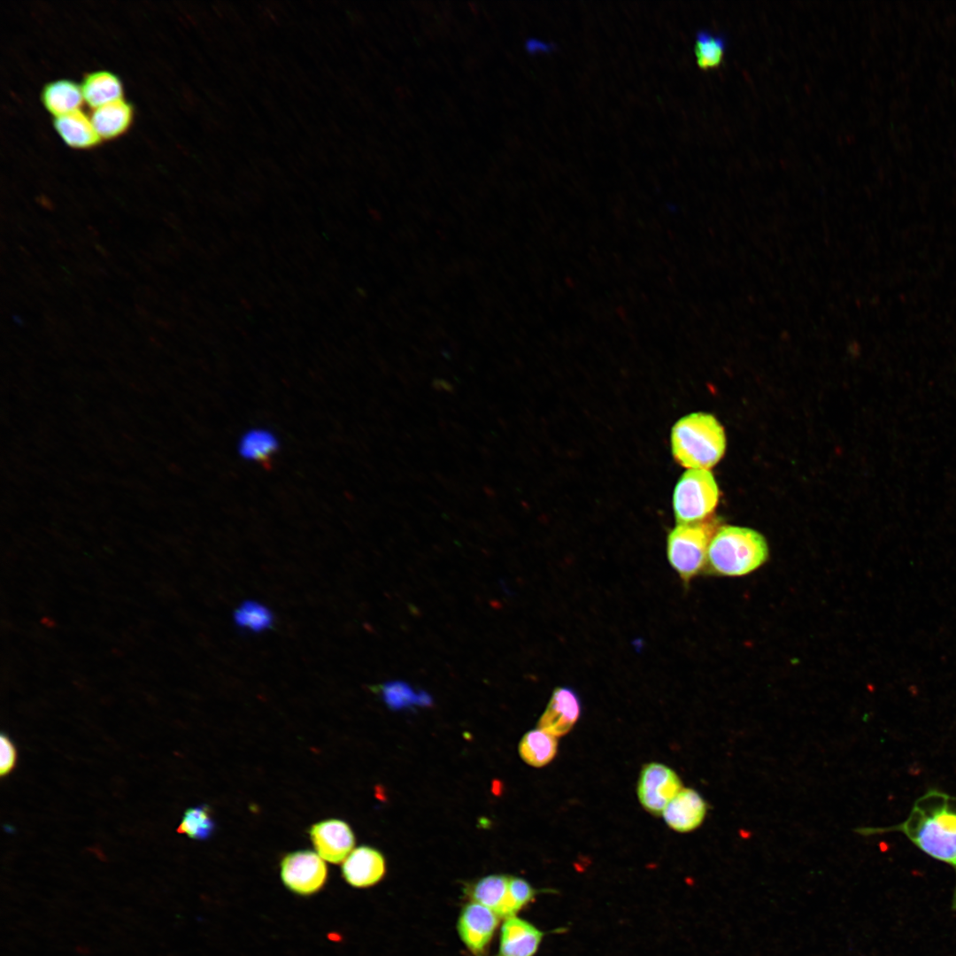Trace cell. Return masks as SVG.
I'll return each mask as SVG.
<instances>
[{
  "label": "cell",
  "mask_w": 956,
  "mask_h": 956,
  "mask_svg": "<svg viewBox=\"0 0 956 956\" xmlns=\"http://www.w3.org/2000/svg\"><path fill=\"white\" fill-rule=\"evenodd\" d=\"M900 832L929 857L956 872V797L930 790L914 804L907 818L888 828L861 829L862 834ZM956 908V890L953 898Z\"/></svg>",
  "instance_id": "6da1fadb"
},
{
  "label": "cell",
  "mask_w": 956,
  "mask_h": 956,
  "mask_svg": "<svg viewBox=\"0 0 956 956\" xmlns=\"http://www.w3.org/2000/svg\"><path fill=\"white\" fill-rule=\"evenodd\" d=\"M769 555L766 538L758 531L721 526L709 544L705 570L720 576L740 577L763 566Z\"/></svg>",
  "instance_id": "7a4b0ae2"
},
{
  "label": "cell",
  "mask_w": 956,
  "mask_h": 956,
  "mask_svg": "<svg viewBox=\"0 0 956 956\" xmlns=\"http://www.w3.org/2000/svg\"><path fill=\"white\" fill-rule=\"evenodd\" d=\"M675 460L690 469H709L722 458L726 449L724 429L709 413L695 412L680 419L671 433Z\"/></svg>",
  "instance_id": "3957f363"
},
{
  "label": "cell",
  "mask_w": 956,
  "mask_h": 956,
  "mask_svg": "<svg viewBox=\"0 0 956 956\" xmlns=\"http://www.w3.org/2000/svg\"><path fill=\"white\" fill-rule=\"evenodd\" d=\"M717 517L677 524L669 533L667 553L670 565L681 579L689 582L705 569L709 544L721 527Z\"/></svg>",
  "instance_id": "277c9868"
},
{
  "label": "cell",
  "mask_w": 956,
  "mask_h": 956,
  "mask_svg": "<svg viewBox=\"0 0 956 956\" xmlns=\"http://www.w3.org/2000/svg\"><path fill=\"white\" fill-rule=\"evenodd\" d=\"M720 491L708 469H689L677 482L673 506L678 524L704 520L712 516Z\"/></svg>",
  "instance_id": "5b68a950"
},
{
  "label": "cell",
  "mask_w": 956,
  "mask_h": 956,
  "mask_svg": "<svg viewBox=\"0 0 956 956\" xmlns=\"http://www.w3.org/2000/svg\"><path fill=\"white\" fill-rule=\"evenodd\" d=\"M281 879L292 893L309 897L320 891L328 879L324 860L312 851H297L284 856L280 865Z\"/></svg>",
  "instance_id": "8992f818"
},
{
  "label": "cell",
  "mask_w": 956,
  "mask_h": 956,
  "mask_svg": "<svg viewBox=\"0 0 956 956\" xmlns=\"http://www.w3.org/2000/svg\"><path fill=\"white\" fill-rule=\"evenodd\" d=\"M682 789L678 775L669 767L651 762L643 767L637 782V797L653 815H662L669 802Z\"/></svg>",
  "instance_id": "52a82bcc"
},
{
  "label": "cell",
  "mask_w": 956,
  "mask_h": 956,
  "mask_svg": "<svg viewBox=\"0 0 956 956\" xmlns=\"http://www.w3.org/2000/svg\"><path fill=\"white\" fill-rule=\"evenodd\" d=\"M499 916L487 906L472 901L466 904L458 921L459 935L474 954L485 952L498 925Z\"/></svg>",
  "instance_id": "ba28073f"
},
{
  "label": "cell",
  "mask_w": 956,
  "mask_h": 956,
  "mask_svg": "<svg viewBox=\"0 0 956 956\" xmlns=\"http://www.w3.org/2000/svg\"><path fill=\"white\" fill-rule=\"evenodd\" d=\"M310 836L317 853L330 863L343 862L352 851L355 837L350 826L340 820L318 822L310 829Z\"/></svg>",
  "instance_id": "9c48e42d"
},
{
  "label": "cell",
  "mask_w": 956,
  "mask_h": 956,
  "mask_svg": "<svg viewBox=\"0 0 956 956\" xmlns=\"http://www.w3.org/2000/svg\"><path fill=\"white\" fill-rule=\"evenodd\" d=\"M581 714L577 694L570 688L559 687L538 721V728L558 737L567 734Z\"/></svg>",
  "instance_id": "30bf717a"
},
{
  "label": "cell",
  "mask_w": 956,
  "mask_h": 956,
  "mask_svg": "<svg viewBox=\"0 0 956 956\" xmlns=\"http://www.w3.org/2000/svg\"><path fill=\"white\" fill-rule=\"evenodd\" d=\"M342 863L343 877L348 884L355 888H367L376 884L386 870L382 854L369 846L355 848Z\"/></svg>",
  "instance_id": "8fae6325"
},
{
  "label": "cell",
  "mask_w": 956,
  "mask_h": 956,
  "mask_svg": "<svg viewBox=\"0 0 956 956\" xmlns=\"http://www.w3.org/2000/svg\"><path fill=\"white\" fill-rule=\"evenodd\" d=\"M707 812V804L693 789L682 788L669 802L662 816L672 829L685 833L698 828Z\"/></svg>",
  "instance_id": "7c38bea8"
},
{
  "label": "cell",
  "mask_w": 956,
  "mask_h": 956,
  "mask_svg": "<svg viewBox=\"0 0 956 956\" xmlns=\"http://www.w3.org/2000/svg\"><path fill=\"white\" fill-rule=\"evenodd\" d=\"M544 932L516 915L505 919L501 928L498 956H534Z\"/></svg>",
  "instance_id": "4fadbf2b"
},
{
  "label": "cell",
  "mask_w": 956,
  "mask_h": 956,
  "mask_svg": "<svg viewBox=\"0 0 956 956\" xmlns=\"http://www.w3.org/2000/svg\"><path fill=\"white\" fill-rule=\"evenodd\" d=\"M509 876L490 875L482 877L468 888L473 901L495 912L499 918L506 919L519 912L509 895Z\"/></svg>",
  "instance_id": "5bb4252c"
},
{
  "label": "cell",
  "mask_w": 956,
  "mask_h": 956,
  "mask_svg": "<svg viewBox=\"0 0 956 956\" xmlns=\"http://www.w3.org/2000/svg\"><path fill=\"white\" fill-rule=\"evenodd\" d=\"M133 107L119 99L93 109L90 120L102 139H112L127 131L133 120Z\"/></svg>",
  "instance_id": "9a60e30c"
},
{
  "label": "cell",
  "mask_w": 956,
  "mask_h": 956,
  "mask_svg": "<svg viewBox=\"0 0 956 956\" xmlns=\"http://www.w3.org/2000/svg\"><path fill=\"white\" fill-rule=\"evenodd\" d=\"M53 124L64 142L73 148L88 149L101 141L90 118L80 110L55 117Z\"/></svg>",
  "instance_id": "2e32d148"
},
{
  "label": "cell",
  "mask_w": 956,
  "mask_h": 956,
  "mask_svg": "<svg viewBox=\"0 0 956 956\" xmlns=\"http://www.w3.org/2000/svg\"><path fill=\"white\" fill-rule=\"evenodd\" d=\"M83 100L81 87L69 80L49 82L42 92L43 105L55 117L79 110Z\"/></svg>",
  "instance_id": "e0dca14e"
},
{
  "label": "cell",
  "mask_w": 956,
  "mask_h": 956,
  "mask_svg": "<svg viewBox=\"0 0 956 956\" xmlns=\"http://www.w3.org/2000/svg\"><path fill=\"white\" fill-rule=\"evenodd\" d=\"M81 87L84 101L93 109L122 97L121 81L108 71L88 73Z\"/></svg>",
  "instance_id": "ac0fdd59"
},
{
  "label": "cell",
  "mask_w": 956,
  "mask_h": 956,
  "mask_svg": "<svg viewBox=\"0 0 956 956\" xmlns=\"http://www.w3.org/2000/svg\"><path fill=\"white\" fill-rule=\"evenodd\" d=\"M558 752L557 737L536 729L527 732L519 744V753L529 766L541 767L549 764Z\"/></svg>",
  "instance_id": "d6986e66"
},
{
  "label": "cell",
  "mask_w": 956,
  "mask_h": 956,
  "mask_svg": "<svg viewBox=\"0 0 956 956\" xmlns=\"http://www.w3.org/2000/svg\"><path fill=\"white\" fill-rule=\"evenodd\" d=\"M233 618L237 627L255 633L271 628L274 621L272 611L255 600L242 602L235 610Z\"/></svg>",
  "instance_id": "ffe728a7"
},
{
  "label": "cell",
  "mask_w": 956,
  "mask_h": 956,
  "mask_svg": "<svg viewBox=\"0 0 956 956\" xmlns=\"http://www.w3.org/2000/svg\"><path fill=\"white\" fill-rule=\"evenodd\" d=\"M727 41L722 35L700 29L696 34L694 52L697 63L703 69L717 67L723 60Z\"/></svg>",
  "instance_id": "44dd1931"
},
{
  "label": "cell",
  "mask_w": 956,
  "mask_h": 956,
  "mask_svg": "<svg viewBox=\"0 0 956 956\" xmlns=\"http://www.w3.org/2000/svg\"><path fill=\"white\" fill-rule=\"evenodd\" d=\"M214 828L210 808L202 805L189 808L184 813L177 832L193 839L205 840L211 836Z\"/></svg>",
  "instance_id": "7402d4cb"
},
{
  "label": "cell",
  "mask_w": 956,
  "mask_h": 956,
  "mask_svg": "<svg viewBox=\"0 0 956 956\" xmlns=\"http://www.w3.org/2000/svg\"><path fill=\"white\" fill-rule=\"evenodd\" d=\"M509 895L515 907L520 911L534 898L536 890L525 880L520 877L509 876Z\"/></svg>",
  "instance_id": "603a6c76"
},
{
  "label": "cell",
  "mask_w": 956,
  "mask_h": 956,
  "mask_svg": "<svg viewBox=\"0 0 956 956\" xmlns=\"http://www.w3.org/2000/svg\"><path fill=\"white\" fill-rule=\"evenodd\" d=\"M0 775H8L17 763V750L8 735L2 733L0 736Z\"/></svg>",
  "instance_id": "cb8c5ba5"
},
{
  "label": "cell",
  "mask_w": 956,
  "mask_h": 956,
  "mask_svg": "<svg viewBox=\"0 0 956 956\" xmlns=\"http://www.w3.org/2000/svg\"><path fill=\"white\" fill-rule=\"evenodd\" d=\"M382 693L388 703L397 705H405V703L412 701L414 697L412 689L402 682L386 683L382 688Z\"/></svg>",
  "instance_id": "d4e9b609"
}]
</instances>
